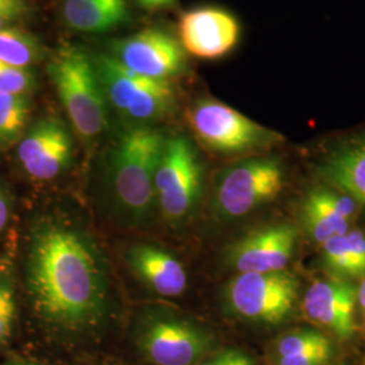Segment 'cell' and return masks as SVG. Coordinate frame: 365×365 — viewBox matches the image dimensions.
<instances>
[{
	"label": "cell",
	"instance_id": "25",
	"mask_svg": "<svg viewBox=\"0 0 365 365\" xmlns=\"http://www.w3.org/2000/svg\"><path fill=\"white\" fill-rule=\"evenodd\" d=\"M29 0H0V30L16 27L33 14Z\"/></svg>",
	"mask_w": 365,
	"mask_h": 365
},
{
	"label": "cell",
	"instance_id": "32",
	"mask_svg": "<svg viewBox=\"0 0 365 365\" xmlns=\"http://www.w3.org/2000/svg\"><path fill=\"white\" fill-rule=\"evenodd\" d=\"M327 365H330V364H327Z\"/></svg>",
	"mask_w": 365,
	"mask_h": 365
},
{
	"label": "cell",
	"instance_id": "2",
	"mask_svg": "<svg viewBox=\"0 0 365 365\" xmlns=\"http://www.w3.org/2000/svg\"><path fill=\"white\" fill-rule=\"evenodd\" d=\"M167 135L150 125L120 131L108 161V190L122 217L145 223L157 207L155 178Z\"/></svg>",
	"mask_w": 365,
	"mask_h": 365
},
{
	"label": "cell",
	"instance_id": "19",
	"mask_svg": "<svg viewBox=\"0 0 365 365\" xmlns=\"http://www.w3.org/2000/svg\"><path fill=\"white\" fill-rule=\"evenodd\" d=\"M334 344L317 329H295L276 339L271 348L272 365H327Z\"/></svg>",
	"mask_w": 365,
	"mask_h": 365
},
{
	"label": "cell",
	"instance_id": "29",
	"mask_svg": "<svg viewBox=\"0 0 365 365\" xmlns=\"http://www.w3.org/2000/svg\"><path fill=\"white\" fill-rule=\"evenodd\" d=\"M356 295H357V310L359 312L365 310V276L361 277L360 284L356 287Z\"/></svg>",
	"mask_w": 365,
	"mask_h": 365
},
{
	"label": "cell",
	"instance_id": "8",
	"mask_svg": "<svg viewBox=\"0 0 365 365\" xmlns=\"http://www.w3.org/2000/svg\"><path fill=\"white\" fill-rule=\"evenodd\" d=\"M299 155L315 182L352 196L365 210V122L313 140Z\"/></svg>",
	"mask_w": 365,
	"mask_h": 365
},
{
	"label": "cell",
	"instance_id": "12",
	"mask_svg": "<svg viewBox=\"0 0 365 365\" xmlns=\"http://www.w3.org/2000/svg\"><path fill=\"white\" fill-rule=\"evenodd\" d=\"M299 240V230L288 222L271 223L242 235L226 249L225 260L238 274L286 271Z\"/></svg>",
	"mask_w": 365,
	"mask_h": 365
},
{
	"label": "cell",
	"instance_id": "20",
	"mask_svg": "<svg viewBox=\"0 0 365 365\" xmlns=\"http://www.w3.org/2000/svg\"><path fill=\"white\" fill-rule=\"evenodd\" d=\"M321 264L333 277H364L365 232L351 229L327 240L321 245Z\"/></svg>",
	"mask_w": 365,
	"mask_h": 365
},
{
	"label": "cell",
	"instance_id": "7",
	"mask_svg": "<svg viewBox=\"0 0 365 365\" xmlns=\"http://www.w3.org/2000/svg\"><path fill=\"white\" fill-rule=\"evenodd\" d=\"M205 172V163L190 137H167L155 178L157 207L165 221L178 226L194 214L203 194Z\"/></svg>",
	"mask_w": 365,
	"mask_h": 365
},
{
	"label": "cell",
	"instance_id": "31",
	"mask_svg": "<svg viewBox=\"0 0 365 365\" xmlns=\"http://www.w3.org/2000/svg\"><path fill=\"white\" fill-rule=\"evenodd\" d=\"M14 365H36V364H14Z\"/></svg>",
	"mask_w": 365,
	"mask_h": 365
},
{
	"label": "cell",
	"instance_id": "22",
	"mask_svg": "<svg viewBox=\"0 0 365 365\" xmlns=\"http://www.w3.org/2000/svg\"><path fill=\"white\" fill-rule=\"evenodd\" d=\"M31 114L29 95L0 93V149L19 143Z\"/></svg>",
	"mask_w": 365,
	"mask_h": 365
},
{
	"label": "cell",
	"instance_id": "24",
	"mask_svg": "<svg viewBox=\"0 0 365 365\" xmlns=\"http://www.w3.org/2000/svg\"><path fill=\"white\" fill-rule=\"evenodd\" d=\"M16 310L15 292L11 282L0 276V344L10 337Z\"/></svg>",
	"mask_w": 365,
	"mask_h": 365
},
{
	"label": "cell",
	"instance_id": "27",
	"mask_svg": "<svg viewBox=\"0 0 365 365\" xmlns=\"http://www.w3.org/2000/svg\"><path fill=\"white\" fill-rule=\"evenodd\" d=\"M10 196L0 187V232L6 227L10 217Z\"/></svg>",
	"mask_w": 365,
	"mask_h": 365
},
{
	"label": "cell",
	"instance_id": "23",
	"mask_svg": "<svg viewBox=\"0 0 365 365\" xmlns=\"http://www.w3.org/2000/svg\"><path fill=\"white\" fill-rule=\"evenodd\" d=\"M37 88L36 73L31 69L0 63V93L29 95Z\"/></svg>",
	"mask_w": 365,
	"mask_h": 365
},
{
	"label": "cell",
	"instance_id": "13",
	"mask_svg": "<svg viewBox=\"0 0 365 365\" xmlns=\"http://www.w3.org/2000/svg\"><path fill=\"white\" fill-rule=\"evenodd\" d=\"M242 36L240 19L220 6H200L179 19V41L187 54L215 61L235 52Z\"/></svg>",
	"mask_w": 365,
	"mask_h": 365
},
{
	"label": "cell",
	"instance_id": "26",
	"mask_svg": "<svg viewBox=\"0 0 365 365\" xmlns=\"http://www.w3.org/2000/svg\"><path fill=\"white\" fill-rule=\"evenodd\" d=\"M196 365H256L247 353L238 349H225L221 352L207 354Z\"/></svg>",
	"mask_w": 365,
	"mask_h": 365
},
{
	"label": "cell",
	"instance_id": "16",
	"mask_svg": "<svg viewBox=\"0 0 365 365\" xmlns=\"http://www.w3.org/2000/svg\"><path fill=\"white\" fill-rule=\"evenodd\" d=\"M360 211V205L352 196L325 182H315L302 200L300 225L314 242L322 245L351 230Z\"/></svg>",
	"mask_w": 365,
	"mask_h": 365
},
{
	"label": "cell",
	"instance_id": "14",
	"mask_svg": "<svg viewBox=\"0 0 365 365\" xmlns=\"http://www.w3.org/2000/svg\"><path fill=\"white\" fill-rule=\"evenodd\" d=\"M303 317L339 339H351L357 329V295L349 280L317 279L300 302Z\"/></svg>",
	"mask_w": 365,
	"mask_h": 365
},
{
	"label": "cell",
	"instance_id": "17",
	"mask_svg": "<svg viewBox=\"0 0 365 365\" xmlns=\"http://www.w3.org/2000/svg\"><path fill=\"white\" fill-rule=\"evenodd\" d=\"M134 274L155 294L165 298L180 297L187 288V272L182 261L156 245H134L128 252Z\"/></svg>",
	"mask_w": 365,
	"mask_h": 365
},
{
	"label": "cell",
	"instance_id": "10",
	"mask_svg": "<svg viewBox=\"0 0 365 365\" xmlns=\"http://www.w3.org/2000/svg\"><path fill=\"white\" fill-rule=\"evenodd\" d=\"M138 345L155 365H196L211 349V337L195 324L173 315H152L140 329Z\"/></svg>",
	"mask_w": 365,
	"mask_h": 365
},
{
	"label": "cell",
	"instance_id": "18",
	"mask_svg": "<svg viewBox=\"0 0 365 365\" xmlns=\"http://www.w3.org/2000/svg\"><path fill=\"white\" fill-rule=\"evenodd\" d=\"M63 18L80 33L101 34L130 21L128 0H63Z\"/></svg>",
	"mask_w": 365,
	"mask_h": 365
},
{
	"label": "cell",
	"instance_id": "9",
	"mask_svg": "<svg viewBox=\"0 0 365 365\" xmlns=\"http://www.w3.org/2000/svg\"><path fill=\"white\" fill-rule=\"evenodd\" d=\"M225 304L230 313L260 325H280L295 312L299 279L288 269L268 274H238L225 288Z\"/></svg>",
	"mask_w": 365,
	"mask_h": 365
},
{
	"label": "cell",
	"instance_id": "1",
	"mask_svg": "<svg viewBox=\"0 0 365 365\" xmlns=\"http://www.w3.org/2000/svg\"><path fill=\"white\" fill-rule=\"evenodd\" d=\"M27 284L37 313L68 330L96 327L110 306L108 276L99 249L66 222L43 221L33 229Z\"/></svg>",
	"mask_w": 365,
	"mask_h": 365
},
{
	"label": "cell",
	"instance_id": "4",
	"mask_svg": "<svg viewBox=\"0 0 365 365\" xmlns=\"http://www.w3.org/2000/svg\"><path fill=\"white\" fill-rule=\"evenodd\" d=\"M196 141L222 157L256 156L282 149L287 140L211 95L197 96L187 113Z\"/></svg>",
	"mask_w": 365,
	"mask_h": 365
},
{
	"label": "cell",
	"instance_id": "5",
	"mask_svg": "<svg viewBox=\"0 0 365 365\" xmlns=\"http://www.w3.org/2000/svg\"><path fill=\"white\" fill-rule=\"evenodd\" d=\"M288 175V160L277 150L235 160L217 178L214 192L217 215L223 221L247 217L282 194Z\"/></svg>",
	"mask_w": 365,
	"mask_h": 365
},
{
	"label": "cell",
	"instance_id": "15",
	"mask_svg": "<svg viewBox=\"0 0 365 365\" xmlns=\"http://www.w3.org/2000/svg\"><path fill=\"white\" fill-rule=\"evenodd\" d=\"M18 158L36 180H53L69 167L73 140L66 123L56 117L39 119L18 143Z\"/></svg>",
	"mask_w": 365,
	"mask_h": 365
},
{
	"label": "cell",
	"instance_id": "11",
	"mask_svg": "<svg viewBox=\"0 0 365 365\" xmlns=\"http://www.w3.org/2000/svg\"><path fill=\"white\" fill-rule=\"evenodd\" d=\"M110 54L122 66L146 78L173 81L190 72L180 41L158 27L114 41Z\"/></svg>",
	"mask_w": 365,
	"mask_h": 365
},
{
	"label": "cell",
	"instance_id": "6",
	"mask_svg": "<svg viewBox=\"0 0 365 365\" xmlns=\"http://www.w3.org/2000/svg\"><path fill=\"white\" fill-rule=\"evenodd\" d=\"M93 63L107 103L134 125H150L176 110L179 92L173 81L135 73L110 53L93 56Z\"/></svg>",
	"mask_w": 365,
	"mask_h": 365
},
{
	"label": "cell",
	"instance_id": "30",
	"mask_svg": "<svg viewBox=\"0 0 365 365\" xmlns=\"http://www.w3.org/2000/svg\"><path fill=\"white\" fill-rule=\"evenodd\" d=\"M359 315H360V318H359L357 327H361V329H363V331H364L365 333V310H361V312H359Z\"/></svg>",
	"mask_w": 365,
	"mask_h": 365
},
{
	"label": "cell",
	"instance_id": "21",
	"mask_svg": "<svg viewBox=\"0 0 365 365\" xmlns=\"http://www.w3.org/2000/svg\"><path fill=\"white\" fill-rule=\"evenodd\" d=\"M45 49L36 36L18 27L0 30V63L31 69L45 58Z\"/></svg>",
	"mask_w": 365,
	"mask_h": 365
},
{
	"label": "cell",
	"instance_id": "28",
	"mask_svg": "<svg viewBox=\"0 0 365 365\" xmlns=\"http://www.w3.org/2000/svg\"><path fill=\"white\" fill-rule=\"evenodd\" d=\"M141 7L146 10H160V9H167L172 7L176 0H135Z\"/></svg>",
	"mask_w": 365,
	"mask_h": 365
},
{
	"label": "cell",
	"instance_id": "3",
	"mask_svg": "<svg viewBox=\"0 0 365 365\" xmlns=\"http://www.w3.org/2000/svg\"><path fill=\"white\" fill-rule=\"evenodd\" d=\"M48 75L73 129L87 141L108 126V103L93 56L76 45H61L48 61Z\"/></svg>",
	"mask_w": 365,
	"mask_h": 365
}]
</instances>
